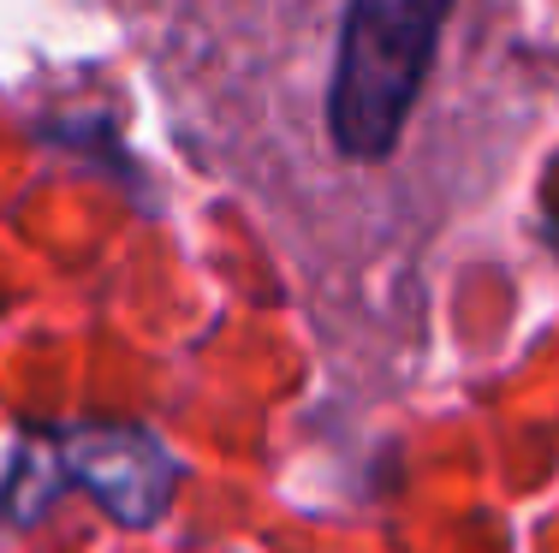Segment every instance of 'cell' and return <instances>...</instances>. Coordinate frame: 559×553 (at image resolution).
Here are the masks:
<instances>
[{
    "label": "cell",
    "mask_w": 559,
    "mask_h": 553,
    "mask_svg": "<svg viewBox=\"0 0 559 553\" xmlns=\"http://www.w3.org/2000/svg\"><path fill=\"white\" fill-rule=\"evenodd\" d=\"M452 0H352L328 77V131L345 161H381L405 137L435 72Z\"/></svg>",
    "instance_id": "obj_1"
},
{
    "label": "cell",
    "mask_w": 559,
    "mask_h": 553,
    "mask_svg": "<svg viewBox=\"0 0 559 553\" xmlns=\"http://www.w3.org/2000/svg\"><path fill=\"white\" fill-rule=\"evenodd\" d=\"M55 477L90 489L119 524H155L173 506L179 465L155 434L143 429H66L55 434Z\"/></svg>",
    "instance_id": "obj_2"
}]
</instances>
